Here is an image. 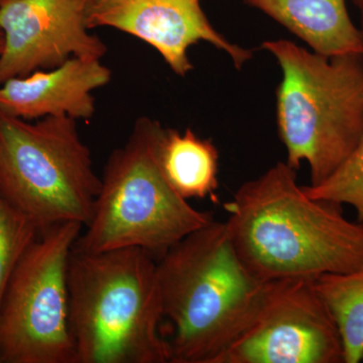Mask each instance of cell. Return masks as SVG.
I'll use <instances>...</instances> for the list:
<instances>
[{"label": "cell", "instance_id": "9", "mask_svg": "<svg viewBox=\"0 0 363 363\" xmlns=\"http://www.w3.org/2000/svg\"><path fill=\"white\" fill-rule=\"evenodd\" d=\"M88 0H0V85L71 59L101 60L104 40L89 33Z\"/></svg>", "mask_w": 363, "mask_h": 363}, {"label": "cell", "instance_id": "18", "mask_svg": "<svg viewBox=\"0 0 363 363\" xmlns=\"http://www.w3.org/2000/svg\"><path fill=\"white\" fill-rule=\"evenodd\" d=\"M4 49V32H2L1 28H0V55H1L2 51Z\"/></svg>", "mask_w": 363, "mask_h": 363}, {"label": "cell", "instance_id": "14", "mask_svg": "<svg viewBox=\"0 0 363 363\" xmlns=\"http://www.w3.org/2000/svg\"><path fill=\"white\" fill-rule=\"evenodd\" d=\"M315 288L335 319L344 346L345 363L363 360V266L344 274L314 279Z\"/></svg>", "mask_w": 363, "mask_h": 363}, {"label": "cell", "instance_id": "1", "mask_svg": "<svg viewBox=\"0 0 363 363\" xmlns=\"http://www.w3.org/2000/svg\"><path fill=\"white\" fill-rule=\"evenodd\" d=\"M224 208L236 252L262 281L316 279L363 266V224L346 218L342 205L308 195L286 162L243 183Z\"/></svg>", "mask_w": 363, "mask_h": 363}, {"label": "cell", "instance_id": "15", "mask_svg": "<svg viewBox=\"0 0 363 363\" xmlns=\"http://www.w3.org/2000/svg\"><path fill=\"white\" fill-rule=\"evenodd\" d=\"M39 233L28 217L0 195V311L16 267Z\"/></svg>", "mask_w": 363, "mask_h": 363}, {"label": "cell", "instance_id": "13", "mask_svg": "<svg viewBox=\"0 0 363 363\" xmlns=\"http://www.w3.org/2000/svg\"><path fill=\"white\" fill-rule=\"evenodd\" d=\"M162 173L184 199L214 197L219 187V152L209 138L188 128H164L159 150Z\"/></svg>", "mask_w": 363, "mask_h": 363}, {"label": "cell", "instance_id": "17", "mask_svg": "<svg viewBox=\"0 0 363 363\" xmlns=\"http://www.w3.org/2000/svg\"><path fill=\"white\" fill-rule=\"evenodd\" d=\"M352 1L353 6L357 7L358 13H359L360 16V28H362L363 32V0H351Z\"/></svg>", "mask_w": 363, "mask_h": 363}, {"label": "cell", "instance_id": "8", "mask_svg": "<svg viewBox=\"0 0 363 363\" xmlns=\"http://www.w3.org/2000/svg\"><path fill=\"white\" fill-rule=\"evenodd\" d=\"M217 363H345L340 331L314 279L272 281L252 323Z\"/></svg>", "mask_w": 363, "mask_h": 363}, {"label": "cell", "instance_id": "6", "mask_svg": "<svg viewBox=\"0 0 363 363\" xmlns=\"http://www.w3.org/2000/svg\"><path fill=\"white\" fill-rule=\"evenodd\" d=\"M100 189L76 119L0 113V195L40 233L66 222L87 226Z\"/></svg>", "mask_w": 363, "mask_h": 363}, {"label": "cell", "instance_id": "10", "mask_svg": "<svg viewBox=\"0 0 363 363\" xmlns=\"http://www.w3.org/2000/svg\"><path fill=\"white\" fill-rule=\"evenodd\" d=\"M202 0H88V28H112L133 35L161 55L177 76L194 69L192 45L205 42L225 52L238 70L252 59V50L219 33L203 11Z\"/></svg>", "mask_w": 363, "mask_h": 363}, {"label": "cell", "instance_id": "2", "mask_svg": "<svg viewBox=\"0 0 363 363\" xmlns=\"http://www.w3.org/2000/svg\"><path fill=\"white\" fill-rule=\"evenodd\" d=\"M169 363H217L252 323L272 281L240 259L225 222L189 234L157 259Z\"/></svg>", "mask_w": 363, "mask_h": 363}, {"label": "cell", "instance_id": "5", "mask_svg": "<svg viewBox=\"0 0 363 363\" xmlns=\"http://www.w3.org/2000/svg\"><path fill=\"white\" fill-rule=\"evenodd\" d=\"M164 128L140 117L128 142L112 152L101 178L92 219L75 247L87 252L142 248L161 259L189 234L214 220L184 199L160 164Z\"/></svg>", "mask_w": 363, "mask_h": 363}, {"label": "cell", "instance_id": "11", "mask_svg": "<svg viewBox=\"0 0 363 363\" xmlns=\"http://www.w3.org/2000/svg\"><path fill=\"white\" fill-rule=\"evenodd\" d=\"M111 79V71L100 60L71 59L0 85V113L28 121L51 116L87 121L95 113L93 91Z\"/></svg>", "mask_w": 363, "mask_h": 363}, {"label": "cell", "instance_id": "16", "mask_svg": "<svg viewBox=\"0 0 363 363\" xmlns=\"http://www.w3.org/2000/svg\"><path fill=\"white\" fill-rule=\"evenodd\" d=\"M303 188L315 199L350 205L357 211V221L363 224V133L347 161L330 178L320 185Z\"/></svg>", "mask_w": 363, "mask_h": 363}, {"label": "cell", "instance_id": "7", "mask_svg": "<svg viewBox=\"0 0 363 363\" xmlns=\"http://www.w3.org/2000/svg\"><path fill=\"white\" fill-rule=\"evenodd\" d=\"M83 227H49L23 253L0 311V363H76L68 264Z\"/></svg>", "mask_w": 363, "mask_h": 363}, {"label": "cell", "instance_id": "4", "mask_svg": "<svg viewBox=\"0 0 363 363\" xmlns=\"http://www.w3.org/2000/svg\"><path fill=\"white\" fill-rule=\"evenodd\" d=\"M262 49L278 62L277 125L296 171L310 167V186L330 178L347 161L363 133V56H325L291 40H271Z\"/></svg>", "mask_w": 363, "mask_h": 363}, {"label": "cell", "instance_id": "12", "mask_svg": "<svg viewBox=\"0 0 363 363\" xmlns=\"http://www.w3.org/2000/svg\"><path fill=\"white\" fill-rule=\"evenodd\" d=\"M325 56L362 55L363 32L346 0H245Z\"/></svg>", "mask_w": 363, "mask_h": 363}, {"label": "cell", "instance_id": "3", "mask_svg": "<svg viewBox=\"0 0 363 363\" xmlns=\"http://www.w3.org/2000/svg\"><path fill=\"white\" fill-rule=\"evenodd\" d=\"M68 290L76 363H169L157 260L150 253L74 245Z\"/></svg>", "mask_w": 363, "mask_h": 363}]
</instances>
